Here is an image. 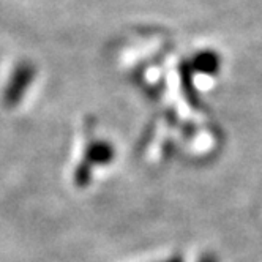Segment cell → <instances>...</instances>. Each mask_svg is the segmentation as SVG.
I'll list each match as a JSON object with an SVG mask.
<instances>
[{
	"mask_svg": "<svg viewBox=\"0 0 262 262\" xmlns=\"http://www.w3.org/2000/svg\"><path fill=\"white\" fill-rule=\"evenodd\" d=\"M198 262H218V259H216V256L212 254V253H205Z\"/></svg>",
	"mask_w": 262,
	"mask_h": 262,
	"instance_id": "cell-2",
	"label": "cell"
},
{
	"mask_svg": "<svg viewBox=\"0 0 262 262\" xmlns=\"http://www.w3.org/2000/svg\"><path fill=\"white\" fill-rule=\"evenodd\" d=\"M191 65L202 74H216L221 67V59L215 51H201L193 57Z\"/></svg>",
	"mask_w": 262,
	"mask_h": 262,
	"instance_id": "cell-1",
	"label": "cell"
},
{
	"mask_svg": "<svg viewBox=\"0 0 262 262\" xmlns=\"http://www.w3.org/2000/svg\"><path fill=\"white\" fill-rule=\"evenodd\" d=\"M161 262H185L180 256H172V257H169V259H164V260H161Z\"/></svg>",
	"mask_w": 262,
	"mask_h": 262,
	"instance_id": "cell-3",
	"label": "cell"
}]
</instances>
